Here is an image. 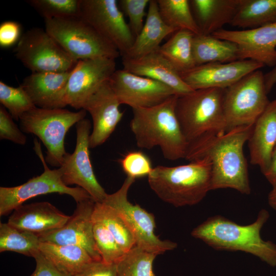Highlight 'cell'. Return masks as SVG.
Masks as SVG:
<instances>
[{"mask_svg": "<svg viewBox=\"0 0 276 276\" xmlns=\"http://www.w3.org/2000/svg\"><path fill=\"white\" fill-rule=\"evenodd\" d=\"M254 125L206 134L188 144L185 159L190 162L206 159L211 164V190L231 188L243 194H250L247 165L243 149Z\"/></svg>", "mask_w": 276, "mask_h": 276, "instance_id": "cell-1", "label": "cell"}, {"mask_svg": "<svg viewBox=\"0 0 276 276\" xmlns=\"http://www.w3.org/2000/svg\"><path fill=\"white\" fill-rule=\"evenodd\" d=\"M269 216L267 210L262 209L253 223L245 225L222 216H213L195 227L191 234L214 249L250 254L276 267V244L263 240L260 235Z\"/></svg>", "mask_w": 276, "mask_h": 276, "instance_id": "cell-2", "label": "cell"}, {"mask_svg": "<svg viewBox=\"0 0 276 276\" xmlns=\"http://www.w3.org/2000/svg\"><path fill=\"white\" fill-rule=\"evenodd\" d=\"M178 96L174 95L153 107L132 109L130 128L138 147H159L167 159L185 158L189 143L176 114Z\"/></svg>", "mask_w": 276, "mask_h": 276, "instance_id": "cell-3", "label": "cell"}, {"mask_svg": "<svg viewBox=\"0 0 276 276\" xmlns=\"http://www.w3.org/2000/svg\"><path fill=\"white\" fill-rule=\"evenodd\" d=\"M211 167L206 159L174 167L157 166L148 176L149 187L162 200L175 207L199 203L211 190Z\"/></svg>", "mask_w": 276, "mask_h": 276, "instance_id": "cell-4", "label": "cell"}, {"mask_svg": "<svg viewBox=\"0 0 276 276\" xmlns=\"http://www.w3.org/2000/svg\"><path fill=\"white\" fill-rule=\"evenodd\" d=\"M225 89L194 90L178 96L176 114L188 143L210 134L227 131L224 108Z\"/></svg>", "mask_w": 276, "mask_h": 276, "instance_id": "cell-5", "label": "cell"}, {"mask_svg": "<svg viewBox=\"0 0 276 276\" xmlns=\"http://www.w3.org/2000/svg\"><path fill=\"white\" fill-rule=\"evenodd\" d=\"M86 111L73 112L64 108H35L19 119L21 130L36 135L47 149L45 160L53 167H61L67 152L64 147L70 128L85 118Z\"/></svg>", "mask_w": 276, "mask_h": 276, "instance_id": "cell-6", "label": "cell"}, {"mask_svg": "<svg viewBox=\"0 0 276 276\" xmlns=\"http://www.w3.org/2000/svg\"><path fill=\"white\" fill-rule=\"evenodd\" d=\"M45 31L76 61L116 59L117 49L80 16L45 19Z\"/></svg>", "mask_w": 276, "mask_h": 276, "instance_id": "cell-7", "label": "cell"}, {"mask_svg": "<svg viewBox=\"0 0 276 276\" xmlns=\"http://www.w3.org/2000/svg\"><path fill=\"white\" fill-rule=\"evenodd\" d=\"M267 94L264 75L259 70L225 88L223 108L227 131L254 125L270 102Z\"/></svg>", "mask_w": 276, "mask_h": 276, "instance_id": "cell-8", "label": "cell"}, {"mask_svg": "<svg viewBox=\"0 0 276 276\" xmlns=\"http://www.w3.org/2000/svg\"><path fill=\"white\" fill-rule=\"evenodd\" d=\"M40 146L37 140H34V150L43 164V172L19 186L0 187L1 216L9 214L32 198L50 193L68 195L77 203L91 198L82 188H72L63 182L60 168L51 170L47 166Z\"/></svg>", "mask_w": 276, "mask_h": 276, "instance_id": "cell-9", "label": "cell"}, {"mask_svg": "<svg viewBox=\"0 0 276 276\" xmlns=\"http://www.w3.org/2000/svg\"><path fill=\"white\" fill-rule=\"evenodd\" d=\"M135 179L127 176L120 188L107 194L102 202L116 210L123 218L135 240L136 245L157 255L175 249L177 244L169 240H162L155 234L154 215L139 204L128 199V193Z\"/></svg>", "mask_w": 276, "mask_h": 276, "instance_id": "cell-10", "label": "cell"}, {"mask_svg": "<svg viewBox=\"0 0 276 276\" xmlns=\"http://www.w3.org/2000/svg\"><path fill=\"white\" fill-rule=\"evenodd\" d=\"M15 56L32 73H63L72 71L74 60L45 31L33 28L21 35Z\"/></svg>", "mask_w": 276, "mask_h": 276, "instance_id": "cell-11", "label": "cell"}, {"mask_svg": "<svg viewBox=\"0 0 276 276\" xmlns=\"http://www.w3.org/2000/svg\"><path fill=\"white\" fill-rule=\"evenodd\" d=\"M79 16L111 43L122 57L134 37L116 0H79Z\"/></svg>", "mask_w": 276, "mask_h": 276, "instance_id": "cell-12", "label": "cell"}, {"mask_svg": "<svg viewBox=\"0 0 276 276\" xmlns=\"http://www.w3.org/2000/svg\"><path fill=\"white\" fill-rule=\"evenodd\" d=\"M91 123L83 119L76 124V144L72 153H67L60 167L61 179L67 186L76 185L84 189L96 202H102L107 194L95 175L89 157Z\"/></svg>", "mask_w": 276, "mask_h": 276, "instance_id": "cell-13", "label": "cell"}, {"mask_svg": "<svg viewBox=\"0 0 276 276\" xmlns=\"http://www.w3.org/2000/svg\"><path fill=\"white\" fill-rule=\"evenodd\" d=\"M109 82L120 103L132 109L157 105L174 95L169 86L124 69L116 70Z\"/></svg>", "mask_w": 276, "mask_h": 276, "instance_id": "cell-14", "label": "cell"}, {"mask_svg": "<svg viewBox=\"0 0 276 276\" xmlns=\"http://www.w3.org/2000/svg\"><path fill=\"white\" fill-rule=\"evenodd\" d=\"M116 70L114 59L101 58L78 61L67 83L66 105L82 109L89 98L109 80Z\"/></svg>", "mask_w": 276, "mask_h": 276, "instance_id": "cell-15", "label": "cell"}, {"mask_svg": "<svg viewBox=\"0 0 276 276\" xmlns=\"http://www.w3.org/2000/svg\"><path fill=\"white\" fill-rule=\"evenodd\" d=\"M95 203L91 198L77 203L73 214L63 226L38 235L40 242L78 246L94 260H102L94 238L93 214Z\"/></svg>", "mask_w": 276, "mask_h": 276, "instance_id": "cell-16", "label": "cell"}, {"mask_svg": "<svg viewBox=\"0 0 276 276\" xmlns=\"http://www.w3.org/2000/svg\"><path fill=\"white\" fill-rule=\"evenodd\" d=\"M212 35L236 43L239 60H253L271 67L276 64V22L243 30L222 29Z\"/></svg>", "mask_w": 276, "mask_h": 276, "instance_id": "cell-17", "label": "cell"}, {"mask_svg": "<svg viewBox=\"0 0 276 276\" xmlns=\"http://www.w3.org/2000/svg\"><path fill=\"white\" fill-rule=\"evenodd\" d=\"M263 66V64L253 60H239L197 65L179 74L183 81L193 90L209 88L225 89Z\"/></svg>", "mask_w": 276, "mask_h": 276, "instance_id": "cell-18", "label": "cell"}, {"mask_svg": "<svg viewBox=\"0 0 276 276\" xmlns=\"http://www.w3.org/2000/svg\"><path fill=\"white\" fill-rule=\"evenodd\" d=\"M109 81L102 85L84 104L93 120V130L89 136V148L104 143L115 130L124 113Z\"/></svg>", "mask_w": 276, "mask_h": 276, "instance_id": "cell-19", "label": "cell"}, {"mask_svg": "<svg viewBox=\"0 0 276 276\" xmlns=\"http://www.w3.org/2000/svg\"><path fill=\"white\" fill-rule=\"evenodd\" d=\"M71 71L32 73L24 79L20 86L36 107L63 108L67 105L65 91Z\"/></svg>", "mask_w": 276, "mask_h": 276, "instance_id": "cell-20", "label": "cell"}, {"mask_svg": "<svg viewBox=\"0 0 276 276\" xmlns=\"http://www.w3.org/2000/svg\"><path fill=\"white\" fill-rule=\"evenodd\" d=\"M70 218L52 203L43 201L20 205L13 211L8 223L40 235L61 227Z\"/></svg>", "mask_w": 276, "mask_h": 276, "instance_id": "cell-21", "label": "cell"}, {"mask_svg": "<svg viewBox=\"0 0 276 276\" xmlns=\"http://www.w3.org/2000/svg\"><path fill=\"white\" fill-rule=\"evenodd\" d=\"M123 69L151 78L172 88L178 96L193 91L179 73L157 51L139 58H122Z\"/></svg>", "mask_w": 276, "mask_h": 276, "instance_id": "cell-22", "label": "cell"}, {"mask_svg": "<svg viewBox=\"0 0 276 276\" xmlns=\"http://www.w3.org/2000/svg\"><path fill=\"white\" fill-rule=\"evenodd\" d=\"M250 163L267 170L276 145V100L270 101L254 125L248 140Z\"/></svg>", "mask_w": 276, "mask_h": 276, "instance_id": "cell-23", "label": "cell"}, {"mask_svg": "<svg viewBox=\"0 0 276 276\" xmlns=\"http://www.w3.org/2000/svg\"><path fill=\"white\" fill-rule=\"evenodd\" d=\"M191 10L200 34L212 35L230 24L241 0H191Z\"/></svg>", "mask_w": 276, "mask_h": 276, "instance_id": "cell-24", "label": "cell"}, {"mask_svg": "<svg viewBox=\"0 0 276 276\" xmlns=\"http://www.w3.org/2000/svg\"><path fill=\"white\" fill-rule=\"evenodd\" d=\"M177 31L166 25L162 19L156 0H150L146 21L133 44L122 58L135 59L156 51L163 40Z\"/></svg>", "mask_w": 276, "mask_h": 276, "instance_id": "cell-25", "label": "cell"}, {"mask_svg": "<svg viewBox=\"0 0 276 276\" xmlns=\"http://www.w3.org/2000/svg\"><path fill=\"white\" fill-rule=\"evenodd\" d=\"M39 250L61 272L72 276L94 260L83 248L74 245L41 242Z\"/></svg>", "mask_w": 276, "mask_h": 276, "instance_id": "cell-26", "label": "cell"}, {"mask_svg": "<svg viewBox=\"0 0 276 276\" xmlns=\"http://www.w3.org/2000/svg\"><path fill=\"white\" fill-rule=\"evenodd\" d=\"M193 49L196 66L209 63H226L239 60L237 45L212 35H194Z\"/></svg>", "mask_w": 276, "mask_h": 276, "instance_id": "cell-27", "label": "cell"}, {"mask_svg": "<svg viewBox=\"0 0 276 276\" xmlns=\"http://www.w3.org/2000/svg\"><path fill=\"white\" fill-rule=\"evenodd\" d=\"M194 35L188 30H178L156 50L179 73L196 66L193 49Z\"/></svg>", "mask_w": 276, "mask_h": 276, "instance_id": "cell-28", "label": "cell"}, {"mask_svg": "<svg viewBox=\"0 0 276 276\" xmlns=\"http://www.w3.org/2000/svg\"><path fill=\"white\" fill-rule=\"evenodd\" d=\"M275 22L276 0H241L230 25L250 29Z\"/></svg>", "mask_w": 276, "mask_h": 276, "instance_id": "cell-29", "label": "cell"}, {"mask_svg": "<svg viewBox=\"0 0 276 276\" xmlns=\"http://www.w3.org/2000/svg\"><path fill=\"white\" fill-rule=\"evenodd\" d=\"M40 243L36 234L0 223V252L14 251L34 258L40 252Z\"/></svg>", "mask_w": 276, "mask_h": 276, "instance_id": "cell-30", "label": "cell"}, {"mask_svg": "<svg viewBox=\"0 0 276 276\" xmlns=\"http://www.w3.org/2000/svg\"><path fill=\"white\" fill-rule=\"evenodd\" d=\"M93 219L103 224L126 252L136 245L134 237L121 215L104 202H96Z\"/></svg>", "mask_w": 276, "mask_h": 276, "instance_id": "cell-31", "label": "cell"}, {"mask_svg": "<svg viewBox=\"0 0 276 276\" xmlns=\"http://www.w3.org/2000/svg\"><path fill=\"white\" fill-rule=\"evenodd\" d=\"M160 16L164 22L176 31L186 30L200 34L188 0H156Z\"/></svg>", "mask_w": 276, "mask_h": 276, "instance_id": "cell-32", "label": "cell"}, {"mask_svg": "<svg viewBox=\"0 0 276 276\" xmlns=\"http://www.w3.org/2000/svg\"><path fill=\"white\" fill-rule=\"evenodd\" d=\"M157 256L134 246L116 264L117 276H156L153 264Z\"/></svg>", "mask_w": 276, "mask_h": 276, "instance_id": "cell-33", "label": "cell"}, {"mask_svg": "<svg viewBox=\"0 0 276 276\" xmlns=\"http://www.w3.org/2000/svg\"><path fill=\"white\" fill-rule=\"evenodd\" d=\"M0 102L16 120H19L25 113L36 107L22 87L11 86L2 81H0Z\"/></svg>", "mask_w": 276, "mask_h": 276, "instance_id": "cell-34", "label": "cell"}, {"mask_svg": "<svg viewBox=\"0 0 276 276\" xmlns=\"http://www.w3.org/2000/svg\"><path fill=\"white\" fill-rule=\"evenodd\" d=\"M27 2L44 20L79 16V0H30Z\"/></svg>", "mask_w": 276, "mask_h": 276, "instance_id": "cell-35", "label": "cell"}, {"mask_svg": "<svg viewBox=\"0 0 276 276\" xmlns=\"http://www.w3.org/2000/svg\"><path fill=\"white\" fill-rule=\"evenodd\" d=\"M93 221L94 240L102 260L106 263L116 264L125 252L103 224Z\"/></svg>", "mask_w": 276, "mask_h": 276, "instance_id": "cell-36", "label": "cell"}, {"mask_svg": "<svg viewBox=\"0 0 276 276\" xmlns=\"http://www.w3.org/2000/svg\"><path fill=\"white\" fill-rule=\"evenodd\" d=\"M119 163L127 176L134 179L148 176L153 168L150 158L139 151L128 152L120 159Z\"/></svg>", "mask_w": 276, "mask_h": 276, "instance_id": "cell-37", "label": "cell"}, {"mask_svg": "<svg viewBox=\"0 0 276 276\" xmlns=\"http://www.w3.org/2000/svg\"><path fill=\"white\" fill-rule=\"evenodd\" d=\"M150 0H120L119 7L129 19L128 25L135 38L141 32L144 23V19L146 17V8L148 6Z\"/></svg>", "mask_w": 276, "mask_h": 276, "instance_id": "cell-38", "label": "cell"}, {"mask_svg": "<svg viewBox=\"0 0 276 276\" xmlns=\"http://www.w3.org/2000/svg\"><path fill=\"white\" fill-rule=\"evenodd\" d=\"M0 139L21 145L27 142L26 136L13 122V118L3 106L0 107Z\"/></svg>", "mask_w": 276, "mask_h": 276, "instance_id": "cell-39", "label": "cell"}, {"mask_svg": "<svg viewBox=\"0 0 276 276\" xmlns=\"http://www.w3.org/2000/svg\"><path fill=\"white\" fill-rule=\"evenodd\" d=\"M21 26L14 21H6L0 25V45L8 48L18 43L21 37Z\"/></svg>", "mask_w": 276, "mask_h": 276, "instance_id": "cell-40", "label": "cell"}, {"mask_svg": "<svg viewBox=\"0 0 276 276\" xmlns=\"http://www.w3.org/2000/svg\"><path fill=\"white\" fill-rule=\"evenodd\" d=\"M72 276H117L116 264L106 263L102 260H93Z\"/></svg>", "mask_w": 276, "mask_h": 276, "instance_id": "cell-41", "label": "cell"}, {"mask_svg": "<svg viewBox=\"0 0 276 276\" xmlns=\"http://www.w3.org/2000/svg\"><path fill=\"white\" fill-rule=\"evenodd\" d=\"M34 259L36 267L30 276H68L59 271L40 251Z\"/></svg>", "mask_w": 276, "mask_h": 276, "instance_id": "cell-42", "label": "cell"}, {"mask_svg": "<svg viewBox=\"0 0 276 276\" xmlns=\"http://www.w3.org/2000/svg\"><path fill=\"white\" fill-rule=\"evenodd\" d=\"M263 175L272 187L276 186V145L272 151L269 167Z\"/></svg>", "mask_w": 276, "mask_h": 276, "instance_id": "cell-43", "label": "cell"}, {"mask_svg": "<svg viewBox=\"0 0 276 276\" xmlns=\"http://www.w3.org/2000/svg\"><path fill=\"white\" fill-rule=\"evenodd\" d=\"M264 81L267 94L276 84V64L271 70L264 75Z\"/></svg>", "mask_w": 276, "mask_h": 276, "instance_id": "cell-44", "label": "cell"}, {"mask_svg": "<svg viewBox=\"0 0 276 276\" xmlns=\"http://www.w3.org/2000/svg\"><path fill=\"white\" fill-rule=\"evenodd\" d=\"M269 205L276 211V186L272 187L268 196Z\"/></svg>", "mask_w": 276, "mask_h": 276, "instance_id": "cell-45", "label": "cell"}]
</instances>
